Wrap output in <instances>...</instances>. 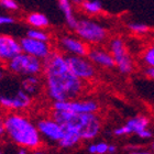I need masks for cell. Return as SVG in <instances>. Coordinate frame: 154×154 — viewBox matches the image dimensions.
<instances>
[{"label":"cell","instance_id":"obj_1","mask_svg":"<svg viewBox=\"0 0 154 154\" xmlns=\"http://www.w3.org/2000/svg\"><path fill=\"white\" fill-rule=\"evenodd\" d=\"M43 77L46 95L53 101L75 99L85 89L84 80L71 71L66 55L52 51L43 61Z\"/></svg>","mask_w":154,"mask_h":154},{"label":"cell","instance_id":"obj_2","mask_svg":"<svg viewBox=\"0 0 154 154\" xmlns=\"http://www.w3.org/2000/svg\"><path fill=\"white\" fill-rule=\"evenodd\" d=\"M5 129L6 138L19 148L35 151L43 144L36 122L22 111H9L7 113L5 116Z\"/></svg>","mask_w":154,"mask_h":154},{"label":"cell","instance_id":"obj_3","mask_svg":"<svg viewBox=\"0 0 154 154\" xmlns=\"http://www.w3.org/2000/svg\"><path fill=\"white\" fill-rule=\"evenodd\" d=\"M51 116L62 125L76 129L83 141H91L101 131V120L97 113H73L52 109Z\"/></svg>","mask_w":154,"mask_h":154},{"label":"cell","instance_id":"obj_4","mask_svg":"<svg viewBox=\"0 0 154 154\" xmlns=\"http://www.w3.org/2000/svg\"><path fill=\"white\" fill-rule=\"evenodd\" d=\"M7 71L17 76L41 75L43 73V61L32 55L21 52L6 63Z\"/></svg>","mask_w":154,"mask_h":154},{"label":"cell","instance_id":"obj_5","mask_svg":"<svg viewBox=\"0 0 154 154\" xmlns=\"http://www.w3.org/2000/svg\"><path fill=\"white\" fill-rule=\"evenodd\" d=\"M74 31L77 36H79L82 40L90 45L103 44L108 38V30L106 29V26L94 20H78Z\"/></svg>","mask_w":154,"mask_h":154},{"label":"cell","instance_id":"obj_6","mask_svg":"<svg viewBox=\"0 0 154 154\" xmlns=\"http://www.w3.org/2000/svg\"><path fill=\"white\" fill-rule=\"evenodd\" d=\"M109 51L115 58L116 67L120 74L129 75L133 72V61L125 41L121 38H113L109 42Z\"/></svg>","mask_w":154,"mask_h":154},{"label":"cell","instance_id":"obj_7","mask_svg":"<svg viewBox=\"0 0 154 154\" xmlns=\"http://www.w3.org/2000/svg\"><path fill=\"white\" fill-rule=\"evenodd\" d=\"M38 132L43 142L50 145H57L64 134V125L53 117H42L36 120Z\"/></svg>","mask_w":154,"mask_h":154},{"label":"cell","instance_id":"obj_8","mask_svg":"<svg viewBox=\"0 0 154 154\" xmlns=\"http://www.w3.org/2000/svg\"><path fill=\"white\" fill-rule=\"evenodd\" d=\"M32 103V96L19 87L12 93L0 94V108L8 111H23Z\"/></svg>","mask_w":154,"mask_h":154},{"label":"cell","instance_id":"obj_9","mask_svg":"<svg viewBox=\"0 0 154 154\" xmlns=\"http://www.w3.org/2000/svg\"><path fill=\"white\" fill-rule=\"evenodd\" d=\"M66 61L71 71L79 79L88 82L96 76V65L87 56L79 55H66Z\"/></svg>","mask_w":154,"mask_h":154},{"label":"cell","instance_id":"obj_10","mask_svg":"<svg viewBox=\"0 0 154 154\" xmlns=\"http://www.w3.org/2000/svg\"><path fill=\"white\" fill-rule=\"evenodd\" d=\"M52 109L65 110L73 113H97L99 110V105L93 99H69L54 101Z\"/></svg>","mask_w":154,"mask_h":154},{"label":"cell","instance_id":"obj_11","mask_svg":"<svg viewBox=\"0 0 154 154\" xmlns=\"http://www.w3.org/2000/svg\"><path fill=\"white\" fill-rule=\"evenodd\" d=\"M58 46L66 55H79L87 56L89 51V44L82 40L79 36L63 35L58 38Z\"/></svg>","mask_w":154,"mask_h":154},{"label":"cell","instance_id":"obj_12","mask_svg":"<svg viewBox=\"0 0 154 154\" xmlns=\"http://www.w3.org/2000/svg\"><path fill=\"white\" fill-rule=\"evenodd\" d=\"M20 44H21L22 52L32 55L34 57L40 58L42 61H44L52 53V48L48 42L35 40V38H30L28 35L20 40Z\"/></svg>","mask_w":154,"mask_h":154},{"label":"cell","instance_id":"obj_13","mask_svg":"<svg viewBox=\"0 0 154 154\" xmlns=\"http://www.w3.org/2000/svg\"><path fill=\"white\" fill-rule=\"evenodd\" d=\"M150 127V119L146 116L139 115L128 119L123 125H120L113 130L116 137H127L130 134L138 135L139 133Z\"/></svg>","mask_w":154,"mask_h":154},{"label":"cell","instance_id":"obj_14","mask_svg":"<svg viewBox=\"0 0 154 154\" xmlns=\"http://www.w3.org/2000/svg\"><path fill=\"white\" fill-rule=\"evenodd\" d=\"M20 41L8 34H0V62L6 64L11 58L21 53Z\"/></svg>","mask_w":154,"mask_h":154},{"label":"cell","instance_id":"obj_15","mask_svg":"<svg viewBox=\"0 0 154 154\" xmlns=\"http://www.w3.org/2000/svg\"><path fill=\"white\" fill-rule=\"evenodd\" d=\"M87 57L98 67L112 68L116 66L115 58L109 50L100 48L98 45H94L93 48H89Z\"/></svg>","mask_w":154,"mask_h":154},{"label":"cell","instance_id":"obj_16","mask_svg":"<svg viewBox=\"0 0 154 154\" xmlns=\"http://www.w3.org/2000/svg\"><path fill=\"white\" fill-rule=\"evenodd\" d=\"M82 141L83 140L76 129L71 125H64V134L58 142L57 146L62 150H72L79 145Z\"/></svg>","mask_w":154,"mask_h":154},{"label":"cell","instance_id":"obj_17","mask_svg":"<svg viewBox=\"0 0 154 154\" xmlns=\"http://www.w3.org/2000/svg\"><path fill=\"white\" fill-rule=\"evenodd\" d=\"M58 6H60V9L62 10V12L64 14L65 21H66V24L68 26V28L74 30L77 26L78 20L75 17L72 0H58Z\"/></svg>","mask_w":154,"mask_h":154},{"label":"cell","instance_id":"obj_18","mask_svg":"<svg viewBox=\"0 0 154 154\" xmlns=\"http://www.w3.org/2000/svg\"><path fill=\"white\" fill-rule=\"evenodd\" d=\"M41 86V82H40V77L38 75H30V76H24L23 79L20 83V87L22 88L24 91L33 96L36 95L40 90Z\"/></svg>","mask_w":154,"mask_h":154},{"label":"cell","instance_id":"obj_19","mask_svg":"<svg viewBox=\"0 0 154 154\" xmlns=\"http://www.w3.org/2000/svg\"><path fill=\"white\" fill-rule=\"evenodd\" d=\"M26 22L31 28H38V29H46L50 26V20L44 13L32 12L28 14Z\"/></svg>","mask_w":154,"mask_h":154},{"label":"cell","instance_id":"obj_20","mask_svg":"<svg viewBox=\"0 0 154 154\" xmlns=\"http://www.w3.org/2000/svg\"><path fill=\"white\" fill-rule=\"evenodd\" d=\"M80 7L88 16H97L103 11V5L99 0H86L80 5Z\"/></svg>","mask_w":154,"mask_h":154},{"label":"cell","instance_id":"obj_21","mask_svg":"<svg viewBox=\"0 0 154 154\" xmlns=\"http://www.w3.org/2000/svg\"><path fill=\"white\" fill-rule=\"evenodd\" d=\"M108 151H109V144L105 141L90 143L87 148V152L90 154H108Z\"/></svg>","mask_w":154,"mask_h":154},{"label":"cell","instance_id":"obj_22","mask_svg":"<svg viewBox=\"0 0 154 154\" xmlns=\"http://www.w3.org/2000/svg\"><path fill=\"white\" fill-rule=\"evenodd\" d=\"M26 35L30 38H33L35 40H40V41H50V34H48L44 29H38V28H32V29L28 30Z\"/></svg>","mask_w":154,"mask_h":154},{"label":"cell","instance_id":"obj_23","mask_svg":"<svg viewBox=\"0 0 154 154\" xmlns=\"http://www.w3.org/2000/svg\"><path fill=\"white\" fill-rule=\"evenodd\" d=\"M128 30L130 32H132L133 34H138V35H142V34H145V33L149 32V28L146 24L144 23H140V22H131L127 26Z\"/></svg>","mask_w":154,"mask_h":154},{"label":"cell","instance_id":"obj_24","mask_svg":"<svg viewBox=\"0 0 154 154\" xmlns=\"http://www.w3.org/2000/svg\"><path fill=\"white\" fill-rule=\"evenodd\" d=\"M142 62L145 66H153L154 67V43L149 45L142 53Z\"/></svg>","mask_w":154,"mask_h":154},{"label":"cell","instance_id":"obj_25","mask_svg":"<svg viewBox=\"0 0 154 154\" xmlns=\"http://www.w3.org/2000/svg\"><path fill=\"white\" fill-rule=\"evenodd\" d=\"M0 6L3 9L10 10V11H16L19 8L16 0H0Z\"/></svg>","mask_w":154,"mask_h":154},{"label":"cell","instance_id":"obj_26","mask_svg":"<svg viewBox=\"0 0 154 154\" xmlns=\"http://www.w3.org/2000/svg\"><path fill=\"white\" fill-rule=\"evenodd\" d=\"M6 138V129H5V116L2 115L1 108H0V141H2Z\"/></svg>","mask_w":154,"mask_h":154},{"label":"cell","instance_id":"obj_27","mask_svg":"<svg viewBox=\"0 0 154 154\" xmlns=\"http://www.w3.org/2000/svg\"><path fill=\"white\" fill-rule=\"evenodd\" d=\"M14 22V19L10 16H2L0 14V26H9Z\"/></svg>","mask_w":154,"mask_h":154},{"label":"cell","instance_id":"obj_28","mask_svg":"<svg viewBox=\"0 0 154 154\" xmlns=\"http://www.w3.org/2000/svg\"><path fill=\"white\" fill-rule=\"evenodd\" d=\"M138 137L141 139V140H149V139L152 138V131L149 128L145 129V130H143V131H141L139 133Z\"/></svg>","mask_w":154,"mask_h":154},{"label":"cell","instance_id":"obj_29","mask_svg":"<svg viewBox=\"0 0 154 154\" xmlns=\"http://www.w3.org/2000/svg\"><path fill=\"white\" fill-rule=\"evenodd\" d=\"M143 72H144V74L146 75V77H148V78L154 80V67H153V66H146Z\"/></svg>","mask_w":154,"mask_h":154},{"label":"cell","instance_id":"obj_30","mask_svg":"<svg viewBox=\"0 0 154 154\" xmlns=\"http://www.w3.org/2000/svg\"><path fill=\"white\" fill-rule=\"evenodd\" d=\"M117 151H118V148H117L115 144H109V151H108V153L115 154V153H117Z\"/></svg>","mask_w":154,"mask_h":154},{"label":"cell","instance_id":"obj_31","mask_svg":"<svg viewBox=\"0 0 154 154\" xmlns=\"http://www.w3.org/2000/svg\"><path fill=\"white\" fill-rule=\"evenodd\" d=\"M3 75H5V71H3V67H2V63L0 64V82L2 80L3 78Z\"/></svg>","mask_w":154,"mask_h":154},{"label":"cell","instance_id":"obj_32","mask_svg":"<svg viewBox=\"0 0 154 154\" xmlns=\"http://www.w3.org/2000/svg\"><path fill=\"white\" fill-rule=\"evenodd\" d=\"M74 1V3H77V5H82V3L84 2V1H86V0H73Z\"/></svg>","mask_w":154,"mask_h":154},{"label":"cell","instance_id":"obj_33","mask_svg":"<svg viewBox=\"0 0 154 154\" xmlns=\"http://www.w3.org/2000/svg\"><path fill=\"white\" fill-rule=\"evenodd\" d=\"M152 150H153V152H154V141H153V143H152Z\"/></svg>","mask_w":154,"mask_h":154},{"label":"cell","instance_id":"obj_34","mask_svg":"<svg viewBox=\"0 0 154 154\" xmlns=\"http://www.w3.org/2000/svg\"><path fill=\"white\" fill-rule=\"evenodd\" d=\"M0 64H1V62H0Z\"/></svg>","mask_w":154,"mask_h":154}]
</instances>
